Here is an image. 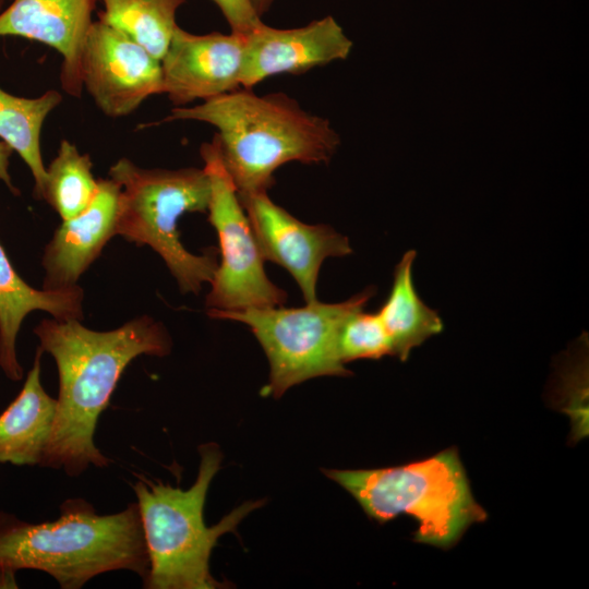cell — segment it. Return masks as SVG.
<instances>
[{"instance_id": "1", "label": "cell", "mask_w": 589, "mask_h": 589, "mask_svg": "<svg viewBox=\"0 0 589 589\" xmlns=\"http://www.w3.org/2000/svg\"><path fill=\"white\" fill-rule=\"evenodd\" d=\"M34 333L39 348L52 356L59 374L53 424L39 466L76 477L89 465L110 464L95 445L101 412L128 364L141 354L165 357L171 339L149 316L106 332L89 329L80 320H44Z\"/></svg>"}, {"instance_id": "2", "label": "cell", "mask_w": 589, "mask_h": 589, "mask_svg": "<svg viewBox=\"0 0 589 589\" xmlns=\"http://www.w3.org/2000/svg\"><path fill=\"white\" fill-rule=\"evenodd\" d=\"M193 120L217 129L223 164L238 194L267 192L283 165L328 163L340 144L327 119L312 115L284 93L255 95L242 88L175 107L163 122Z\"/></svg>"}, {"instance_id": "3", "label": "cell", "mask_w": 589, "mask_h": 589, "mask_svg": "<svg viewBox=\"0 0 589 589\" xmlns=\"http://www.w3.org/2000/svg\"><path fill=\"white\" fill-rule=\"evenodd\" d=\"M55 521L32 524L0 513V573L43 570L62 589H77L111 570H131L143 580L149 569L137 503L98 515L87 501L68 498Z\"/></svg>"}, {"instance_id": "4", "label": "cell", "mask_w": 589, "mask_h": 589, "mask_svg": "<svg viewBox=\"0 0 589 589\" xmlns=\"http://www.w3.org/2000/svg\"><path fill=\"white\" fill-rule=\"evenodd\" d=\"M199 472L183 490L143 476L133 485L146 543L149 569L143 580L148 589H215L226 587L209 573V557L220 536L236 531L240 521L265 500L249 501L207 527L204 504L209 484L223 459L217 444L199 447Z\"/></svg>"}, {"instance_id": "5", "label": "cell", "mask_w": 589, "mask_h": 589, "mask_svg": "<svg viewBox=\"0 0 589 589\" xmlns=\"http://www.w3.org/2000/svg\"><path fill=\"white\" fill-rule=\"evenodd\" d=\"M378 524L399 515L418 522L413 540L449 550L488 514L474 500L456 448L410 464L358 470H324Z\"/></svg>"}, {"instance_id": "6", "label": "cell", "mask_w": 589, "mask_h": 589, "mask_svg": "<svg viewBox=\"0 0 589 589\" xmlns=\"http://www.w3.org/2000/svg\"><path fill=\"white\" fill-rule=\"evenodd\" d=\"M120 185L116 235L149 245L166 263L182 293H199L218 266V251H188L178 230L185 213H207L211 183L204 169L141 168L121 158L109 169Z\"/></svg>"}, {"instance_id": "7", "label": "cell", "mask_w": 589, "mask_h": 589, "mask_svg": "<svg viewBox=\"0 0 589 589\" xmlns=\"http://www.w3.org/2000/svg\"><path fill=\"white\" fill-rule=\"evenodd\" d=\"M374 288L339 303H306L302 308H261L240 311L209 309L214 318L248 325L269 363L268 384L262 394L280 397L290 387L317 376H347L351 372L340 360L338 339L346 320L362 310Z\"/></svg>"}, {"instance_id": "8", "label": "cell", "mask_w": 589, "mask_h": 589, "mask_svg": "<svg viewBox=\"0 0 589 589\" xmlns=\"http://www.w3.org/2000/svg\"><path fill=\"white\" fill-rule=\"evenodd\" d=\"M200 153L211 183L208 221L217 232L220 254L206 305L219 311L283 306L287 293L264 271V256L223 164L217 139L204 143Z\"/></svg>"}, {"instance_id": "9", "label": "cell", "mask_w": 589, "mask_h": 589, "mask_svg": "<svg viewBox=\"0 0 589 589\" xmlns=\"http://www.w3.org/2000/svg\"><path fill=\"white\" fill-rule=\"evenodd\" d=\"M80 75L98 109L113 119L161 94L160 60L100 19L93 22L85 38Z\"/></svg>"}, {"instance_id": "10", "label": "cell", "mask_w": 589, "mask_h": 589, "mask_svg": "<svg viewBox=\"0 0 589 589\" xmlns=\"http://www.w3.org/2000/svg\"><path fill=\"white\" fill-rule=\"evenodd\" d=\"M265 261L287 269L306 303L316 300V281L326 257L352 252L346 236L328 225L300 221L275 204L267 192L238 194Z\"/></svg>"}, {"instance_id": "11", "label": "cell", "mask_w": 589, "mask_h": 589, "mask_svg": "<svg viewBox=\"0 0 589 589\" xmlns=\"http://www.w3.org/2000/svg\"><path fill=\"white\" fill-rule=\"evenodd\" d=\"M244 36L196 35L177 26L160 59L161 94L177 107L205 101L240 87Z\"/></svg>"}, {"instance_id": "12", "label": "cell", "mask_w": 589, "mask_h": 589, "mask_svg": "<svg viewBox=\"0 0 589 589\" xmlns=\"http://www.w3.org/2000/svg\"><path fill=\"white\" fill-rule=\"evenodd\" d=\"M351 47V40L329 15L296 28H274L262 23L244 36L240 86L251 89L274 75L301 74L346 59Z\"/></svg>"}, {"instance_id": "13", "label": "cell", "mask_w": 589, "mask_h": 589, "mask_svg": "<svg viewBox=\"0 0 589 589\" xmlns=\"http://www.w3.org/2000/svg\"><path fill=\"white\" fill-rule=\"evenodd\" d=\"M99 0H12L0 12V37L17 36L41 43L62 57L61 86L80 97L81 53Z\"/></svg>"}, {"instance_id": "14", "label": "cell", "mask_w": 589, "mask_h": 589, "mask_svg": "<svg viewBox=\"0 0 589 589\" xmlns=\"http://www.w3.org/2000/svg\"><path fill=\"white\" fill-rule=\"evenodd\" d=\"M119 195L120 185L115 180L98 179V189L89 205L79 215L62 220L45 248L44 289L77 286L80 276L116 235Z\"/></svg>"}, {"instance_id": "15", "label": "cell", "mask_w": 589, "mask_h": 589, "mask_svg": "<svg viewBox=\"0 0 589 589\" xmlns=\"http://www.w3.org/2000/svg\"><path fill=\"white\" fill-rule=\"evenodd\" d=\"M83 298L79 286L55 290L32 287L16 273L0 243V368L8 378L17 382L23 377L16 338L26 315L41 310L56 320H81Z\"/></svg>"}, {"instance_id": "16", "label": "cell", "mask_w": 589, "mask_h": 589, "mask_svg": "<svg viewBox=\"0 0 589 589\" xmlns=\"http://www.w3.org/2000/svg\"><path fill=\"white\" fill-rule=\"evenodd\" d=\"M43 352L38 347L20 394L0 414V464L39 466L41 461L57 407V399L41 385Z\"/></svg>"}, {"instance_id": "17", "label": "cell", "mask_w": 589, "mask_h": 589, "mask_svg": "<svg viewBox=\"0 0 589 589\" xmlns=\"http://www.w3.org/2000/svg\"><path fill=\"white\" fill-rule=\"evenodd\" d=\"M416 255L414 250L407 251L395 266L390 291L377 311L393 353L400 361H406L414 348L444 328L437 311L428 306L416 290L412 274Z\"/></svg>"}, {"instance_id": "18", "label": "cell", "mask_w": 589, "mask_h": 589, "mask_svg": "<svg viewBox=\"0 0 589 589\" xmlns=\"http://www.w3.org/2000/svg\"><path fill=\"white\" fill-rule=\"evenodd\" d=\"M55 89L33 98L12 95L0 87V141L4 142L29 168L35 194L41 199L46 167L41 157L40 133L48 115L61 103Z\"/></svg>"}, {"instance_id": "19", "label": "cell", "mask_w": 589, "mask_h": 589, "mask_svg": "<svg viewBox=\"0 0 589 589\" xmlns=\"http://www.w3.org/2000/svg\"><path fill=\"white\" fill-rule=\"evenodd\" d=\"M98 19L143 46L157 59L164 56L175 28L176 13L185 0H101Z\"/></svg>"}, {"instance_id": "20", "label": "cell", "mask_w": 589, "mask_h": 589, "mask_svg": "<svg viewBox=\"0 0 589 589\" xmlns=\"http://www.w3.org/2000/svg\"><path fill=\"white\" fill-rule=\"evenodd\" d=\"M88 154L62 140L56 157L46 168V180L40 200H45L61 217L70 219L82 213L93 201L98 180Z\"/></svg>"}, {"instance_id": "21", "label": "cell", "mask_w": 589, "mask_h": 589, "mask_svg": "<svg viewBox=\"0 0 589 589\" xmlns=\"http://www.w3.org/2000/svg\"><path fill=\"white\" fill-rule=\"evenodd\" d=\"M339 357L344 364L360 360H377L394 356L390 338L377 313L362 310L352 313L344 323L338 339Z\"/></svg>"}, {"instance_id": "22", "label": "cell", "mask_w": 589, "mask_h": 589, "mask_svg": "<svg viewBox=\"0 0 589 589\" xmlns=\"http://www.w3.org/2000/svg\"><path fill=\"white\" fill-rule=\"evenodd\" d=\"M227 20L231 32L245 36L263 22L251 0H212Z\"/></svg>"}, {"instance_id": "23", "label": "cell", "mask_w": 589, "mask_h": 589, "mask_svg": "<svg viewBox=\"0 0 589 589\" xmlns=\"http://www.w3.org/2000/svg\"><path fill=\"white\" fill-rule=\"evenodd\" d=\"M12 149L2 141H0V180L5 184L11 193L17 195L20 192L14 185L12 177L9 172L10 156Z\"/></svg>"}, {"instance_id": "24", "label": "cell", "mask_w": 589, "mask_h": 589, "mask_svg": "<svg viewBox=\"0 0 589 589\" xmlns=\"http://www.w3.org/2000/svg\"><path fill=\"white\" fill-rule=\"evenodd\" d=\"M251 2L255 8L256 12L262 15L269 9L273 0H251Z\"/></svg>"}, {"instance_id": "25", "label": "cell", "mask_w": 589, "mask_h": 589, "mask_svg": "<svg viewBox=\"0 0 589 589\" xmlns=\"http://www.w3.org/2000/svg\"><path fill=\"white\" fill-rule=\"evenodd\" d=\"M4 0H0V12L3 10Z\"/></svg>"}]
</instances>
